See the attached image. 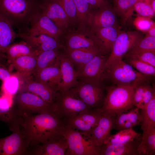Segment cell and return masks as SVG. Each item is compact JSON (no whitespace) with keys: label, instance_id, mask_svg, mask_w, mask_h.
Listing matches in <instances>:
<instances>
[{"label":"cell","instance_id":"1","mask_svg":"<svg viewBox=\"0 0 155 155\" xmlns=\"http://www.w3.org/2000/svg\"><path fill=\"white\" fill-rule=\"evenodd\" d=\"M20 126L28 139L30 147L44 143L61 133L63 120L51 112L22 117Z\"/></svg>","mask_w":155,"mask_h":155},{"label":"cell","instance_id":"2","mask_svg":"<svg viewBox=\"0 0 155 155\" xmlns=\"http://www.w3.org/2000/svg\"><path fill=\"white\" fill-rule=\"evenodd\" d=\"M41 0H0V17L20 30L28 29Z\"/></svg>","mask_w":155,"mask_h":155},{"label":"cell","instance_id":"3","mask_svg":"<svg viewBox=\"0 0 155 155\" xmlns=\"http://www.w3.org/2000/svg\"><path fill=\"white\" fill-rule=\"evenodd\" d=\"M134 85H115L106 88L103 112L116 115L126 112L134 107Z\"/></svg>","mask_w":155,"mask_h":155},{"label":"cell","instance_id":"4","mask_svg":"<svg viewBox=\"0 0 155 155\" xmlns=\"http://www.w3.org/2000/svg\"><path fill=\"white\" fill-rule=\"evenodd\" d=\"M106 79L115 85H136L149 81L150 77L140 73L123 59L115 62L105 69Z\"/></svg>","mask_w":155,"mask_h":155},{"label":"cell","instance_id":"5","mask_svg":"<svg viewBox=\"0 0 155 155\" xmlns=\"http://www.w3.org/2000/svg\"><path fill=\"white\" fill-rule=\"evenodd\" d=\"M91 109L71 90L58 91L51 112L62 120Z\"/></svg>","mask_w":155,"mask_h":155},{"label":"cell","instance_id":"6","mask_svg":"<svg viewBox=\"0 0 155 155\" xmlns=\"http://www.w3.org/2000/svg\"><path fill=\"white\" fill-rule=\"evenodd\" d=\"M70 90L91 109L102 107L105 97L103 82L81 80Z\"/></svg>","mask_w":155,"mask_h":155},{"label":"cell","instance_id":"7","mask_svg":"<svg viewBox=\"0 0 155 155\" xmlns=\"http://www.w3.org/2000/svg\"><path fill=\"white\" fill-rule=\"evenodd\" d=\"M61 133L66 140L68 146L65 155H99L98 149L80 131L64 126Z\"/></svg>","mask_w":155,"mask_h":155},{"label":"cell","instance_id":"8","mask_svg":"<svg viewBox=\"0 0 155 155\" xmlns=\"http://www.w3.org/2000/svg\"><path fill=\"white\" fill-rule=\"evenodd\" d=\"M15 106L21 117L51 112V105L40 97L28 92H20L16 96Z\"/></svg>","mask_w":155,"mask_h":155},{"label":"cell","instance_id":"9","mask_svg":"<svg viewBox=\"0 0 155 155\" xmlns=\"http://www.w3.org/2000/svg\"><path fill=\"white\" fill-rule=\"evenodd\" d=\"M142 34L136 31L119 32L108 57L105 69L113 63L122 59L123 56L142 38Z\"/></svg>","mask_w":155,"mask_h":155},{"label":"cell","instance_id":"10","mask_svg":"<svg viewBox=\"0 0 155 155\" xmlns=\"http://www.w3.org/2000/svg\"><path fill=\"white\" fill-rule=\"evenodd\" d=\"M6 137L0 138V155H27L30 145L24 132L20 126Z\"/></svg>","mask_w":155,"mask_h":155},{"label":"cell","instance_id":"11","mask_svg":"<svg viewBox=\"0 0 155 155\" xmlns=\"http://www.w3.org/2000/svg\"><path fill=\"white\" fill-rule=\"evenodd\" d=\"M103 112L101 108L82 112L73 117L62 120L64 126L78 131L88 138L92 129Z\"/></svg>","mask_w":155,"mask_h":155},{"label":"cell","instance_id":"12","mask_svg":"<svg viewBox=\"0 0 155 155\" xmlns=\"http://www.w3.org/2000/svg\"><path fill=\"white\" fill-rule=\"evenodd\" d=\"M26 33L32 35L44 34L59 40L63 33L40 9L32 17Z\"/></svg>","mask_w":155,"mask_h":155},{"label":"cell","instance_id":"13","mask_svg":"<svg viewBox=\"0 0 155 155\" xmlns=\"http://www.w3.org/2000/svg\"><path fill=\"white\" fill-rule=\"evenodd\" d=\"M91 39L100 53L110 54L119 31L117 27L90 28Z\"/></svg>","mask_w":155,"mask_h":155},{"label":"cell","instance_id":"14","mask_svg":"<svg viewBox=\"0 0 155 155\" xmlns=\"http://www.w3.org/2000/svg\"><path fill=\"white\" fill-rule=\"evenodd\" d=\"M107 57L101 53L95 55L78 72V78L82 81L103 82L106 79L105 66Z\"/></svg>","mask_w":155,"mask_h":155},{"label":"cell","instance_id":"15","mask_svg":"<svg viewBox=\"0 0 155 155\" xmlns=\"http://www.w3.org/2000/svg\"><path fill=\"white\" fill-rule=\"evenodd\" d=\"M116 116L115 114L103 112L92 129L88 138L98 149L111 135Z\"/></svg>","mask_w":155,"mask_h":155},{"label":"cell","instance_id":"16","mask_svg":"<svg viewBox=\"0 0 155 155\" xmlns=\"http://www.w3.org/2000/svg\"><path fill=\"white\" fill-rule=\"evenodd\" d=\"M68 147L67 141L61 133L44 143L30 147L27 155H65Z\"/></svg>","mask_w":155,"mask_h":155},{"label":"cell","instance_id":"17","mask_svg":"<svg viewBox=\"0 0 155 155\" xmlns=\"http://www.w3.org/2000/svg\"><path fill=\"white\" fill-rule=\"evenodd\" d=\"M90 28L117 27V15L110 4L100 8L92 9L88 20Z\"/></svg>","mask_w":155,"mask_h":155},{"label":"cell","instance_id":"18","mask_svg":"<svg viewBox=\"0 0 155 155\" xmlns=\"http://www.w3.org/2000/svg\"><path fill=\"white\" fill-rule=\"evenodd\" d=\"M40 8L63 32L69 26L66 14L57 0H41Z\"/></svg>","mask_w":155,"mask_h":155},{"label":"cell","instance_id":"19","mask_svg":"<svg viewBox=\"0 0 155 155\" xmlns=\"http://www.w3.org/2000/svg\"><path fill=\"white\" fill-rule=\"evenodd\" d=\"M59 59L61 81L57 90L58 91H64L70 90L76 85L78 73L65 53L60 55Z\"/></svg>","mask_w":155,"mask_h":155},{"label":"cell","instance_id":"20","mask_svg":"<svg viewBox=\"0 0 155 155\" xmlns=\"http://www.w3.org/2000/svg\"><path fill=\"white\" fill-rule=\"evenodd\" d=\"M20 92H28L40 97L46 102L51 105L54 101L57 91L56 88L38 81L29 79L19 89Z\"/></svg>","mask_w":155,"mask_h":155},{"label":"cell","instance_id":"21","mask_svg":"<svg viewBox=\"0 0 155 155\" xmlns=\"http://www.w3.org/2000/svg\"><path fill=\"white\" fill-rule=\"evenodd\" d=\"M142 136L124 144H103L99 148V155H139L137 149Z\"/></svg>","mask_w":155,"mask_h":155},{"label":"cell","instance_id":"22","mask_svg":"<svg viewBox=\"0 0 155 155\" xmlns=\"http://www.w3.org/2000/svg\"><path fill=\"white\" fill-rule=\"evenodd\" d=\"M65 50L97 47L91 38L88 28L69 33L65 38Z\"/></svg>","mask_w":155,"mask_h":155},{"label":"cell","instance_id":"23","mask_svg":"<svg viewBox=\"0 0 155 155\" xmlns=\"http://www.w3.org/2000/svg\"><path fill=\"white\" fill-rule=\"evenodd\" d=\"M21 117L15 106L10 103L5 96L0 97V120L9 126L13 131L20 126Z\"/></svg>","mask_w":155,"mask_h":155},{"label":"cell","instance_id":"24","mask_svg":"<svg viewBox=\"0 0 155 155\" xmlns=\"http://www.w3.org/2000/svg\"><path fill=\"white\" fill-rule=\"evenodd\" d=\"M65 53L77 72L95 55L101 53L97 47L65 50Z\"/></svg>","mask_w":155,"mask_h":155},{"label":"cell","instance_id":"25","mask_svg":"<svg viewBox=\"0 0 155 155\" xmlns=\"http://www.w3.org/2000/svg\"><path fill=\"white\" fill-rule=\"evenodd\" d=\"M140 109L134 107L127 113L116 115L114 120L113 129L119 131L133 128L140 124L142 117Z\"/></svg>","mask_w":155,"mask_h":155},{"label":"cell","instance_id":"26","mask_svg":"<svg viewBox=\"0 0 155 155\" xmlns=\"http://www.w3.org/2000/svg\"><path fill=\"white\" fill-rule=\"evenodd\" d=\"M59 56L55 63L35 74L37 81L47 84L57 89L61 81Z\"/></svg>","mask_w":155,"mask_h":155},{"label":"cell","instance_id":"27","mask_svg":"<svg viewBox=\"0 0 155 155\" xmlns=\"http://www.w3.org/2000/svg\"><path fill=\"white\" fill-rule=\"evenodd\" d=\"M37 56H22L11 62L23 79H29L32 73H33L36 64Z\"/></svg>","mask_w":155,"mask_h":155},{"label":"cell","instance_id":"28","mask_svg":"<svg viewBox=\"0 0 155 155\" xmlns=\"http://www.w3.org/2000/svg\"><path fill=\"white\" fill-rule=\"evenodd\" d=\"M4 53L11 62L21 56L38 55L35 50L25 41L11 44L5 48Z\"/></svg>","mask_w":155,"mask_h":155},{"label":"cell","instance_id":"29","mask_svg":"<svg viewBox=\"0 0 155 155\" xmlns=\"http://www.w3.org/2000/svg\"><path fill=\"white\" fill-rule=\"evenodd\" d=\"M12 27L0 17V61L2 60L5 56L4 53L5 48L19 37L18 33L14 30Z\"/></svg>","mask_w":155,"mask_h":155},{"label":"cell","instance_id":"30","mask_svg":"<svg viewBox=\"0 0 155 155\" xmlns=\"http://www.w3.org/2000/svg\"><path fill=\"white\" fill-rule=\"evenodd\" d=\"M141 110L142 120L140 123L143 132L155 128V95Z\"/></svg>","mask_w":155,"mask_h":155},{"label":"cell","instance_id":"31","mask_svg":"<svg viewBox=\"0 0 155 155\" xmlns=\"http://www.w3.org/2000/svg\"><path fill=\"white\" fill-rule=\"evenodd\" d=\"M141 0H117L114 1V9L117 16L121 19L123 25L133 14L135 4Z\"/></svg>","mask_w":155,"mask_h":155},{"label":"cell","instance_id":"32","mask_svg":"<svg viewBox=\"0 0 155 155\" xmlns=\"http://www.w3.org/2000/svg\"><path fill=\"white\" fill-rule=\"evenodd\" d=\"M76 9V24L78 30L87 29L89 14L93 9L85 0H73Z\"/></svg>","mask_w":155,"mask_h":155},{"label":"cell","instance_id":"33","mask_svg":"<svg viewBox=\"0 0 155 155\" xmlns=\"http://www.w3.org/2000/svg\"><path fill=\"white\" fill-rule=\"evenodd\" d=\"M137 149L139 155H155V128L143 132Z\"/></svg>","mask_w":155,"mask_h":155},{"label":"cell","instance_id":"34","mask_svg":"<svg viewBox=\"0 0 155 155\" xmlns=\"http://www.w3.org/2000/svg\"><path fill=\"white\" fill-rule=\"evenodd\" d=\"M136 132L133 128L119 131L117 133L111 135L105 141L104 144H124L133 140L142 135Z\"/></svg>","mask_w":155,"mask_h":155},{"label":"cell","instance_id":"35","mask_svg":"<svg viewBox=\"0 0 155 155\" xmlns=\"http://www.w3.org/2000/svg\"><path fill=\"white\" fill-rule=\"evenodd\" d=\"M58 49L41 52L37 56L36 63L33 73L35 75L42 69L55 63L59 58Z\"/></svg>","mask_w":155,"mask_h":155},{"label":"cell","instance_id":"36","mask_svg":"<svg viewBox=\"0 0 155 155\" xmlns=\"http://www.w3.org/2000/svg\"><path fill=\"white\" fill-rule=\"evenodd\" d=\"M149 51L155 52V37L146 35L144 37H143L125 54H126V56H127Z\"/></svg>","mask_w":155,"mask_h":155},{"label":"cell","instance_id":"37","mask_svg":"<svg viewBox=\"0 0 155 155\" xmlns=\"http://www.w3.org/2000/svg\"><path fill=\"white\" fill-rule=\"evenodd\" d=\"M125 61L130 65L138 71L144 75L150 77L155 75V67L136 59L127 57Z\"/></svg>","mask_w":155,"mask_h":155},{"label":"cell","instance_id":"38","mask_svg":"<svg viewBox=\"0 0 155 155\" xmlns=\"http://www.w3.org/2000/svg\"><path fill=\"white\" fill-rule=\"evenodd\" d=\"M18 35L35 50L41 44L56 39L46 35L33 36L22 32L19 33Z\"/></svg>","mask_w":155,"mask_h":155},{"label":"cell","instance_id":"39","mask_svg":"<svg viewBox=\"0 0 155 155\" xmlns=\"http://www.w3.org/2000/svg\"><path fill=\"white\" fill-rule=\"evenodd\" d=\"M64 11L69 26L76 24V9L73 0H57Z\"/></svg>","mask_w":155,"mask_h":155},{"label":"cell","instance_id":"40","mask_svg":"<svg viewBox=\"0 0 155 155\" xmlns=\"http://www.w3.org/2000/svg\"><path fill=\"white\" fill-rule=\"evenodd\" d=\"M149 81H146L138 84L134 86L133 98L134 107L140 109L143 108V100L146 83Z\"/></svg>","mask_w":155,"mask_h":155},{"label":"cell","instance_id":"41","mask_svg":"<svg viewBox=\"0 0 155 155\" xmlns=\"http://www.w3.org/2000/svg\"><path fill=\"white\" fill-rule=\"evenodd\" d=\"M134 10L140 16L151 19L155 14L149 4L143 0H140L135 4Z\"/></svg>","mask_w":155,"mask_h":155},{"label":"cell","instance_id":"42","mask_svg":"<svg viewBox=\"0 0 155 155\" xmlns=\"http://www.w3.org/2000/svg\"><path fill=\"white\" fill-rule=\"evenodd\" d=\"M126 56L136 59L155 67V52L146 51Z\"/></svg>","mask_w":155,"mask_h":155},{"label":"cell","instance_id":"43","mask_svg":"<svg viewBox=\"0 0 155 155\" xmlns=\"http://www.w3.org/2000/svg\"><path fill=\"white\" fill-rule=\"evenodd\" d=\"M154 22L151 18L139 16L135 19L133 24L138 30L146 32Z\"/></svg>","mask_w":155,"mask_h":155},{"label":"cell","instance_id":"44","mask_svg":"<svg viewBox=\"0 0 155 155\" xmlns=\"http://www.w3.org/2000/svg\"><path fill=\"white\" fill-rule=\"evenodd\" d=\"M13 75L6 80L4 81L3 91L5 94H12L17 91L18 87V80Z\"/></svg>","mask_w":155,"mask_h":155},{"label":"cell","instance_id":"45","mask_svg":"<svg viewBox=\"0 0 155 155\" xmlns=\"http://www.w3.org/2000/svg\"><path fill=\"white\" fill-rule=\"evenodd\" d=\"M62 47V45L57 39L46 42L39 46L35 49L38 55L40 53L47 51L58 49Z\"/></svg>","mask_w":155,"mask_h":155},{"label":"cell","instance_id":"46","mask_svg":"<svg viewBox=\"0 0 155 155\" xmlns=\"http://www.w3.org/2000/svg\"><path fill=\"white\" fill-rule=\"evenodd\" d=\"M93 9L100 8L110 4L106 3L100 0H85Z\"/></svg>","mask_w":155,"mask_h":155},{"label":"cell","instance_id":"47","mask_svg":"<svg viewBox=\"0 0 155 155\" xmlns=\"http://www.w3.org/2000/svg\"><path fill=\"white\" fill-rule=\"evenodd\" d=\"M13 75L8 70L0 66V80L5 81Z\"/></svg>","mask_w":155,"mask_h":155},{"label":"cell","instance_id":"48","mask_svg":"<svg viewBox=\"0 0 155 155\" xmlns=\"http://www.w3.org/2000/svg\"><path fill=\"white\" fill-rule=\"evenodd\" d=\"M148 36L155 37V23L154 22L146 32Z\"/></svg>","mask_w":155,"mask_h":155},{"label":"cell","instance_id":"49","mask_svg":"<svg viewBox=\"0 0 155 155\" xmlns=\"http://www.w3.org/2000/svg\"><path fill=\"white\" fill-rule=\"evenodd\" d=\"M106 3H109L108 1V0H100Z\"/></svg>","mask_w":155,"mask_h":155},{"label":"cell","instance_id":"50","mask_svg":"<svg viewBox=\"0 0 155 155\" xmlns=\"http://www.w3.org/2000/svg\"><path fill=\"white\" fill-rule=\"evenodd\" d=\"M112 0L113 1V2H114V1H116L117 0Z\"/></svg>","mask_w":155,"mask_h":155}]
</instances>
